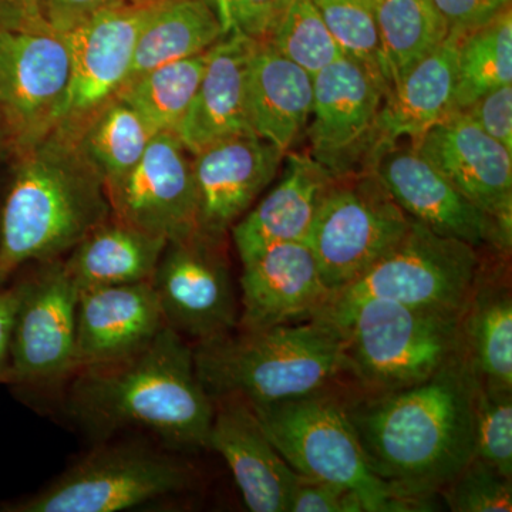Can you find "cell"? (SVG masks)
I'll list each match as a JSON object with an SVG mask.
<instances>
[{
  "mask_svg": "<svg viewBox=\"0 0 512 512\" xmlns=\"http://www.w3.org/2000/svg\"><path fill=\"white\" fill-rule=\"evenodd\" d=\"M474 457L512 480V392L478 383L474 396Z\"/></svg>",
  "mask_w": 512,
  "mask_h": 512,
  "instance_id": "e575fe53",
  "label": "cell"
},
{
  "mask_svg": "<svg viewBox=\"0 0 512 512\" xmlns=\"http://www.w3.org/2000/svg\"><path fill=\"white\" fill-rule=\"evenodd\" d=\"M450 30L468 33L510 8L511 0H431Z\"/></svg>",
  "mask_w": 512,
  "mask_h": 512,
  "instance_id": "ab89813d",
  "label": "cell"
},
{
  "mask_svg": "<svg viewBox=\"0 0 512 512\" xmlns=\"http://www.w3.org/2000/svg\"><path fill=\"white\" fill-rule=\"evenodd\" d=\"M15 157L0 212V286L23 265L60 259L111 218L106 185L66 134Z\"/></svg>",
  "mask_w": 512,
  "mask_h": 512,
  "instance_id": "3957f363",
  "label": "cell"
},
{
  "mask_svg": "<svg viewBox=\"0 0 512 512\" xmlns=\"http://www.w3.org/2000/svg\"><path fill=\"white\" fill-rule=\"evenodd\" d=\"M241 262V329L312 320L329 301L328 286L305 242L271 245Z\"/></svg>",
  "mask_w": 512,
  "mask_h": 512,
  "instance_id": "d6986e66",
  "label": "cell"
},
{
  "mask_svg": "<svg viewBox=\"0 0 512 512\" xmlns=\"http://www.w3.org/2000/svg\"><path fill=\"white\" fill-rule=\"evenodd\" d=\"M23 281L12 346L9 383L50 386L76 373L79 289L63 259L45 262Z\"/></svg>",
  "mask_w": 512,
  "mask_h": 512,
  "instance_id": "4fadbf2b",
  "label": "cell"
},
{
  "mask_svg": "<svg viewBox=\"0 0 512 512\" xmlns=\"http://www.w3.org/2000/svg\"><path fill=\"white\" fill-rule=\"evenodd\" d=\"M190 153L174 133L154 134L136 167L107 188L111 217L167 239L198 235V195Z\"/></svg>",
  "mask_w": 512,
  "mask_h": 512,
  "instance_id": "5bb4252c",
  "label": "cell"
},
{
  "mask_svg": "<svg viewBox=\"0 0 512 512\" xmlns=\"http://www.w3.org/2000/svg\"><path fill=\"white\" fill-rule=\"evenodd\" d=\"M37 12L66 33L113 0H30Z\"/></svg>",
  "mask_w": 512,
  "mask_h": 512,
  "instance_id": "60d3db41",
  "label": "cell"
},
{
  "mask_svg": "<svg viewBox=\"0 0 512 512\" xmlns=\"http://www.w3.org/2000/svg\"><path fill=\"white\" fill-rule=\"evenodd\" d=\"M384 77L390 89L446 40L450 28L431 0L375 3Z\"/></svg>",
  "mask_w": 512,
  "mask_h": 512,
  "instance_id": "f546056e",
  "label": "cell"
},
{
  "mask_svg": "<svg viewBox=\"0 0 512 512\" xmlns=\"http://www.w3.org/2000/svg\"><path fill=\"white\" fill-rule=\"evenodd\" d=\"M480 264L477 248L441 237L412 220L396 247L355 281L330 293L315 320L336 326L359 303L370 299L463 312Z\"/></svg>",
  "mask_w": 512,
  "mask_h": 512,
  "instance_id": "52a82bcc",
  "label": "cell"
},
{
  "mask_svg": "<svg viewBox=\"0 0 512 512\" xmlns=\"http://www.w3.org/2000/svg\"><path fill=\"white\" fill-rule=\"evenodd\" d=\"M224 35L268 40L291 0H208Z\"/></svg>",
  "mask_w": 512,
  "mask_h": 512,
  "instance_id": "8d00e7d4",
  "label": "cell"
},
{
  "mask_svg": "<svg viewBox=\"0 0 512 512\" xmlns=\"http://www.w3.org/2000/svg\"><path fill=\"white\" fill-rule=\"evenodd\" d=\"M167 245V239L111 217L86 235L63 261L80 293L151 281Z\"/></svg>",
  "mask_w": 512,
  "mask_h": 512,
  "instance_id": "4316f807",
  "label": "cell"
},
{
  "mask_svg": "<svg viewBox=\"0 0 512 512\" xmlns=\"http://www.w3.org/2000/svg\"><path fill=\"white\" fill-rule=\"evenodd\" d=\"M198 379L212 402L237 396L261 406L342 380V338L322 320L239 330L197 343Z\"/></svg>",
  "mask_w": 512,
  "mask_h": 512,
  "instance_id": "277c9868",
  "label": "cell"
},
{
  "mask_svg": "<svg viewBox=\"0 0 512 512\" xmlns=\"http://www.w3.org/2000/svg\"><path fill=\"white\" fill-rule=\"evenodd\" d=\"M412 218L370 168L336 175L305 244L330 293L349 285L399 244Z\"/></svg>",
  "mask_w": 512,
  "mask_h": 512,
  "instance_id": "9c48e42d",
  "label": "cell"
},
{
  "mask_svg": "<svg viewBox=\"0 0 512 512\" xmlns=\"http://www.w3.org/2000/svg\"><path fill=\"white\" fill-rule=\"evenodd\" d=\"M464 197L497 225L511 248L512 153L483 128L454 111L414 143Z\"/></svg>",
  "mask_w": 512,
  "mask_h": 512,
  "instance_id": "e0dca14e",
  "label": "cell"
},
{
  "mask_svg": "<svg viewBox=\"0 0 512 512\" xmlns=\"http://www.w3.org/2000/svg\"><path fill=\"white\" fill-rule=\"evenodd\" d=\"M66 136L72 138L107 190L136 167L154 133L126 101L114 96Z\"/></svg>",
  "mask_w": 512,
  "mask_h": 512,
  "instance_id": "f1b7e54d",
  "label": "cell"
},
{
  "mask_svg": "<svg viewBox=\"0 0 512 512\" xmlns=\"http://www.w3.org/2000/svg\"><path fill=\"white\" fill-rule=\"evenodd\" d=\"M190 468L167 454L143 447L93 451L52 484L2 512H117L187 490Z\"/></svg>",
  "mask_w": 512,
  "mask_h": 512,
  "instance_id": "30bf717a",
  "label": "cell"
},
{
  "mask_svg": "<svg viewBox=\"0 0 512 512\" xmlns=\"http://www.w3.org/2000/svg\"><path fill=\"white\" fill-rule=\"evenodd\" d=\"M67 407L97 436L137 427L183 450L210 443L214 402L198 379L194 350L167 325L137 352L77 370Z\"/></svg>",
  "mask_w": 512,
  "mask_h": 512,
  "instance_id": "7a4b0ae2",
  "label": "cell"
},
{
  "mask_svg": "<svg viewBox=\"0 0 512 512\" xmlns=\"http://www.w3.org/2000/svg\"><path fill=\"white\" fill-rule=\"evenodd\" d=\"M389 90L379 70L346 55L316 73L308 127L312 157L333 174H345L343 161L369 146Z\"/></svg>",
  "mask_w": 512,
  "mask_h": 512,
  "instance_id": "2e32d148",
  "label": "cell"
},
{
  "mask_svg": "<svg viewBox=\"0 0 512 512\" xmlns=\"http://www.w3.org/2000/svg\"><path fill=\"white\" fill-rule=\"evenodd\" d=\"M22 293L23 282L0 286V383H9L10 346Z\"/></svg>",
  "mask_w": 512,
  "mask_h": 512,
  "instance_id": "b9f144b4",
  "label": "cell"
},
{
  "mask_svg": "<svg viewBox=\"0 0 512 512\" xmlns=\"http://www.w3.org/2000/svg\"><path fill=\"white\" fill-rule=\"evenodd\" d=\"M268 42L312 77L345 56L313 0H291Z\"/></svg>",
  "mask_w": 512,
  "mask_h": 512,
  "instance_id": "d6a6232c",
  "label": "cell"
},
{
  "mask_svg": "<svg viewBox=\"0 0 512 512\" xmlns=\"http://www.w3.org/2000/svg\"><path fill=\"white\" fill-rule=\"evenodd\" d=\"M208 52L161 64L124 84L117 96L136 111L154 134H175L200 86Z\"/></svg>",
  "mask_w": 512,
  "mask_h": 512,
  "instance_id": "4dcf8cb0",
  "label": "cell"
},
{
  "mask_svg": "<svg viewBox=\"0 0 512 512\" xmlns=\"http://www.w3.org/2000/svg\"><path fill=\"white\" fill-rule=\"evenodd\" d=\"M348 396V384L338 380L316 392L252 409L295 473L355 491L366 512H407L367 464L350 420Z\"/></svg>",
  "mask_w": 512,
  "mask_h": 512,
  "instance_id": "8992f818",
  "label": "cell"
},
{
  "mask_svg": "<svg viewBox=\"0 0 512 512\" xmlns=\"http://www.w3.org/2000/svg\"><path fill=\"white\" fill-rule=\"evenodd\" d=\"M454 512L512 511V480L478 457L471 458L440 493Z\"/></svg>",
  "mask_w": 512,
  "mask_h": 512,
  "instance_id": "d590c367",
  "label": "cell"
},
{
  "mask_svg": "<svg viewBox=\"0 0 512 512\" xmlns=\"http://www.w3.org/2000/svg\"><path fill=\"white\" fill-rule=\"evenodd\" d=\"M373 5H375L376 2H379V0H372Z\"/></svg>",
  "mask_w": 512,
  "mask_h": 512,
  "instance_id": "f6af8a7d",
  "label": "cell"
},
{
  "mask_svg": "<svg viewBox=\"0 0 512 512\" xmlns=\"http://www.w3.org/2000/svg\"><path fill=\"white\" fill-rule=\"evenodd\" d=\"M6 153H10L9 138L5 126H3L2 120H0V156Z\"/></svg>",
  "mask_w": 512,
  "mask_h": 512,
  "instance_id": "ee69618b",
  "label": "cell"
},
{
  "mask_svg": "<svg viewBox=\"0 0 512 512\" xmlns=\"http://www.w3.org/2000/svg\"><path fill=\"white\" fill-rule=\"evenodd\" d=\"M460 111L512 153V84L491 90Z\"/></svg>",
  "mask_w": 512,
  "mask_h": 512,
  "instance_id": "f35d334b",
  "label": "cell"
},
{
  "mask_svg": "<svg viewBox=\"0 0 512 512\" xmlns=\"http://www.w3.org/2000/svg\"><path fill=\"white\" fill-rule=\"evenodd\" d=\"M70 72L67 33L50 25L30 0L0 22V120L13 156L55 131Z\"/></svg>",
  "mask_w": 512,
  "mask_h": 512,
  "instance_id": "ba28073f",
  "label": "cell"
},
{
  "mask_svg": "<svg viewBox=\"0 0 512 512\" xmlns=\"http://www.w3.org/2000/svg\"><path fill=\"white\" fill-rule=\"evenodd\" d=\"M461 313L380 299L359 303L335 326L343 382L362 394L426 382L461 352Z\"/></svg>",
  "mask_w": 512,
  "mask_h": 512,
  "instance_id": "5b68a950",
  "label": "cell"
},
{
  "mask_svg": "<svg viewBox=\"0 0 512 512\" xmlns=\"http://www.w3.org/2000/svg\"><path fill=\"white\" fill-rule=\"evenodd\" d=\"M221 245L201 235L168 242L151 278L165 325L197 343L238 326L237 293Z\"/></svg>",
  "mask_w": 512,
  "mask_h": 512,
  "instance_id": "7c38bea8",
  "label": "cell"
},
{
  "mask_svg": "<svg viewBox=\"0 0 512 512\" xmlns=\"http://www.w3.org/2000/svg\"><path fill=\"white\" fill-rule=\"evenodd\" d=\"M281 181L231 228L239 258L286 242H306L336 175L309 154L286 153Z\"/></svg>",
  "mask_w": 512,
  "mask_h": 512,
  "instance_id": "cb8c5ba5",
  "label": "cell"
},
{
  "mask_svg": "<svg viewBox=\"0 0 512 512\" xmlns=\"http://www.w3.org/2000/svg\"><path fill=\"white\" fill-rule=\"evenodd\" d=\"M313 3L343 53L369 64L384 77L382 47L372 0H313Z\"/></svg>",
  "mask_w": 512,
  "mask_h": 512,
  "instance_id": "836d02e7",
  "label": "cell"
},
{
  "mask_svg": "<svg viewBox=\"0 0 512 512\" xmlns=\"http://www.w3.org/2000/svg\"><path fill=\"white\" fill-rule=\"evenodd\" d=\"M222 36L208 0H160L138 36L127 82L161 64L207 52Z\"/></svg>",
  "mask_w": 512,
  "mask_h": 512,
  "instance_id": "83f0119b",
  "label": "cell"
},
{
  "mask_svg": "<svg viewBox=\"0 0 512 512\" xmlns=\"http://www.w3.org/2000/svg\"><path fill=\"white\" fill-rule=\"evenodd\" d=\"M165 326L151 281L79 293L76 372L137 352Z\"/></svg>",
  "mask_w": 512,
  "mask_h": 512,
  "instance_id": "44dd1931",
  "label": "cell"
},
{
  "mask_svg": "<svg viewBox=\"0 0 512 512\" xmlns=\"http://www.w3.org/2000/svg\"><path fill=\"white\" fill-rule=\"evenodd\" d=\"M313 77L269 45L256 40L248 60L245 103L256 136L289 153L311 120Z\"/></svg>",
  "mask_w": 512,
  "mask_h": 512,
  "instance_id": "d4e9b609",
  "label": "cell"
},
{
  "mask_svg": "<svg viewBox=\"0 0 512 512\" xmlns=\"http://www.w3.org/2000/svg\"><path fill=\"white\" fill-rule=\"evenodd\" d=\"M507 84H512L511 6L461 39L454 111Z\"/></svg>",
  "mask_w": 512,
  "mask_h": 512,
  "instance_id": "1f68e13d",
  "label": "cell"
},
{
  "mask_svg": "<svg viewBox=\"0 0 512 512\" xmlns=\"http://www.w3.org/2000/svg\"><path fill=\"white\" fill-rule=\"evenodd\" d=\"M370 168L400 208L441 237L467 242L471 247H505L494 221L478 210L456 185L441 173L412 141L380 148L370 156Z\"/></svg>",
  "mask_w": 512,
  "mask_h": 512,
  "instance_id": "9a60e30c",
  "label": "cell"
},
{
  "mask_svg": "<svg viewBox=\"0 0 512 512\" xmlns=\"http://www.w3.org/2000/svg\"><path fill=\"white\" fill-rule=\"evenodd\" d=\"M255 42L229 33L208 52L200 86L175 131L190 156L225 138L254 134L248 121L245 82Z\"/></svg>",
  "mask_w": 512,
  "mask_h": 512,
  "instance_id": "7402d4cb",
  "label": "cell"
},
{
  "mask_svg": "<svg viewBox=\"0 0 512 512\" xmlns=\"http://www.w3.org/2000/svg\"><path fill=\"white\" fill-rule=\"evenodd\" d=\"M460 329L461 348L478 383L512 392V292L505 266L480 264Z\"/></svg>",
  "mask_w": 512,
  "mask_h": 512,
  "instance_id": "484cf974",
  "label": "cell"
},
{
  "mask_svg": "<svg viewBox=\"0 0 512 512\" xmlns=\"http://www.w3.org/2000/svg\"><path fill=\"white\" fill-rule=\"evenodd\" d=\"M288 512H366L359 495L349 488L298 474Z\"/></svg>",
  "mask_w": 512,
  "mask_h": 512,
  "instance_id": "74e56055",
  "label": "cell"
},
{
  "mask_svg": "<svg viewBox=\"0 0 512 512\" xmlns=\"http://www.w3.org/2000/svg\"><path fill=\"white\" fill-rule=\"evenodd\" d=\"M464 35L460 30H450L434 52L389 90L370 137V156L404 138L416 143L431 127L454 113L458 49Z\"/></svg>",
  "mask_w": 512,
  "mask_h": 512,
  "instance_id": "603a6c76",
  "label": "cell"
},
{
  "mask_svg": "<svg viewBox=\"0 0 512 512\" xmlns=\"http://www.w3.org/2000/svg\"><path fill=\"white\" fill-rule=\"evenodd\" d=\"M160 0H113L69 30L72 72L55 131L72 134L127 82L138 36Z\"/></svg>",
  "mask_w": 512,
  "mask_h": 512,
  "instance_id": "8fae6325",
  "label": "cell"
},
{
  "mask_svg": "<svg viewBox=\"0 0 512 512\" xmlns=\"http://www.w3.org/2000/svg\"><path fill=\"white\" fill-rule=\"evenodd\" d=\"M477 386L463 348L436 375L406 389L362 394L348 384L349 416L367 464L407 511H431L474 457Z\"/></svg>",
  "mask_w": 512,
  "mask_h": 512,
  "instance_id": "6da1fadb",
  "label": "cell"
},
{
  "mask_svg": "<svg viewBox=\"0 0 512 512\" xmlns=\"http://www.w3.org/2000/svg\"><path fill=\"white\" fill-rule=\"evenodd\" d=\"M208 450L217 451L252 512H288L298 473L266 436L247 400H214Z\"/></svg>",
  "mask_w": 512,
  "mask_h": 512,
  "instance_id": "ffe728a7",
  "label": "cell"
},
{
  "mask_svg": "<svg viewBox=\"0 0 512 512\" xmlns=\"http://www.w3.org/2000/svg\"><path fill=\"white\" fill-rule=\"evenodd\" d=\"M23 0H0V22L8 18L10 13L13 12Z\"/></svg>",
  "mask_w": 512,
  "mask_h": 512,
  "instance_id": "7bdbcfd3",
  "label": "cell"
},
{
  "mask_svg": "<svg viewBox=\"0 0 512 512\" xmlns=\"http://www.w3.org/2000/svg\"><path fill=\"white\" fill-rule=\"evenodd\" d=\"M198 195V235L222 242L272 183L285 153L249 134L225 138L192 156Z\"/></svg>",
  "mask_w": 512,
  "mask_h": 512,
  "instance_id": "ac0fdd59",
  "label": "cell"
}]
</instances>
